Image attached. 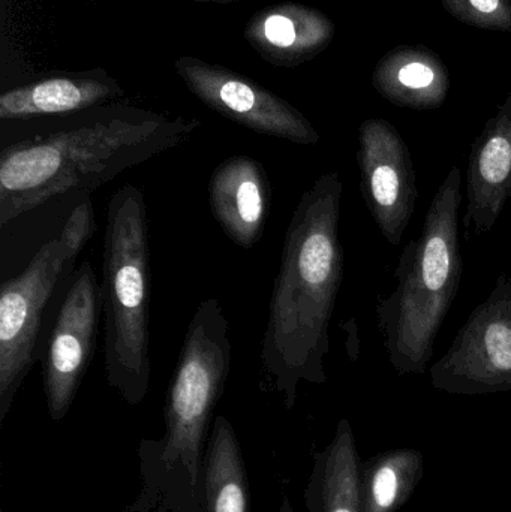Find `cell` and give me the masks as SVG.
I'll list each match as a JSON object with an SVG mask.
<instances>
[{
    "mask_svg": "<svg viewBox=\"0 0 511 512\" xmlns=\"http://www.w3.org/2000/svg\"><path fill=\"white\" fill-rule=\"evenodd\" d=\"M423 477V454L411 448L386 451L360 466L363 512H396Z\"/></svg>",
    "mask_w": 511,
    "mask_h": 512,
    "instance_id": "obj_18",
    "label": "cell"
},
{
    "mask_svg": "<svg viewBox=\"0 0 511 512\" xmlns=\"http://www.w3.org/2000/svg\"><path fill=\"white\" fill-rule=\"evenodd\" d=\"M231 369L230 325L218 298H207L195 309L180 349L165 400L162 459L185 466L192 492L200 478L201 448L216 403L224 393Z\"/></svg>",
    "mask_w": 511,
    "mask_h": 512,
    "instance_id": "obj_6",
    "label": "cell"
},
{
    "mask_svg": "<svg viewBox=\"0 0 511 512\" xmlns=\"http://www.w3.org/2000/svg\"><path fill=\"white\" fill-rule=\"evenodd\" d=\"M342 194L339 173L321 174L300 198L285 233L261 363L287 409L296 405L302 382L327 381L330 321L344 279Z\"/></svg>",
    "mask_w": 511,
    "mask_h": 512,
    "instance_id": "obj_1",
    "label": "cell"
},
{
    "mask_svg": "<svg viewBox=\"0 0 511 512\" xmlns=\"http://www.w3.org/2000/svg\"><path fill=\"white\" fill-rule=\"evenodd\" d=\"M125 90L104 69L42 78L0 95V119L69 116L122 98Z\"/></svg>",
    "mask_w": 511,
    "mask_h": 512,
    "instance_id": "obj_14",
    "label": "cell"
},
{
    "mask_svg": "<svg viewBox=\"0 0 511 512\" xmlns=\"http://www.w3.org/2000/svg\"><path fill=\"white\" fill-rule=\"evenodd\" d=\"M195 3H215V5H228V3L240 2V0H194Z\"/></svg>",
    "mask_w": 511,
    "mask_h": 512,
    "instance_id": "obj_20",
    "label": "cell"
},
{
    "mask_svg": "<svg viewBox=\"0 0 511 512\" xmlns=\"http://www.w3.org/2000/svg\"><path fill=\"white\" fill-rule=\"evenodd\" d=\"M360 460L350 421L342 418L332 442L314 456L305 492L309 512H363Z\"/></svg>",
    "mask_w": 511,
    "mask_h": 512,
    "instance_id": "obj_16",
    "label": "cell"
},
{
    "mask_svg": "<svg viewBox=\"0 0 511 512\" xmlns=\"http://www.w3.org/2000/svg\"><path fill=\"white\" fill-rule=\"evenodd\" d=\"M357 164L360 191L390 245H401L416 210V168L398 129L384 119H368L360 125Z\"/></svg>",
    "mask_w": 511,
    "mask_h": 512,
    "instance_id": "obj_10",
    "label": "cell"
},
{
    "mask_svg": "<svg viewBox=\"0 0 511 512\" xmlns=\"http://www.w3.org/2000/svg\"><path fill=\"white\" fill-rule=\"evenodd\" d=\"M204 512H251L242 450L227 418L213 421L203 474Z\"/></svg>",
    "mask_w": 511,
    "mask_h": 512,
    "instance_id": "obj_17",
    "label": "cell"
},
{
    "mask_svg": "<svg viewBox=\"0 0 511 512\" xmlns=\"http://www.w3.org/2000/svg\"><path fill=\"white\" fill-rule=\"evenodd\" d=\"M372 86L396 107L435 110L449 96L450 75L440 56L429 48L399 45L375 66Z\"/></svg>",
    "mask_w": 511,
    "mask_h": 512,
    "instance_id": "obj_15",
    "label": "cell"
},
{
    "mask_svg": "<svg viewBox=\"0 0 511 512\" xmlns=\"http://www.w3.org/2000/svg\"><path fill=\"white\" fill-rule=\"evenodd\" d=\"M83 113L59 128L3 147L2 227L56 198L92 194L128 168L182 146L201 126L197 119L123 105Z\"/></svg>",
    "mask_w": 511,
    "mask_h": 512,
    "instance_id": "obj_2",
    "label": "cell"
},
{
    "mask_svg": "<svg viewBox=\"0 0 511 512\" xmlns=\"http://www.w3.org/2000/svg\"><path fill=\"white\" fill-rule=\"evenodd\" d=\"M459 23L494 32H511V0H441Z\"/></svg>",
    "mask_w": 511,
    "mask_h": 512,
    "instance_id": "obj_19",
    "label": "cell"
},
{
    "mask_svg": "<svg viewBox=\"0 0 511 512\" xmlns=\"http://www.w3.org/2000/svg\"><path fill=\"white\" fill-rule=\"evenodd\" d=\"M335 33V23L323 11L297 2L260 9L243 30L252 50L279 68L311 62L332 44Z\"/></svg>",
    "mask_w": 511,
    "mask_h": 512,
    "instance_id": "obj_13",
    "label": "cell"
},
{
    "mask_svg": "<svg viewBox=\"0 0 511 512\" xmlns=\"http://www.w3.org/2000/svg\"><path fill=\"white\" fill-rule=\"evenodd\" d=\"M437 390L459 396L511 391V276L468 316L452 346L431 367Z\"/></svg>",
    "mask_w": 511,
    "mask_h": 512,
    "instance_id": "obj_7",
    "label": "cell"
},
{
    "mask_svg": "<svg viewBox=\"0 0 511 512\" xmlns=\"http://www.w3.org/2000/svg\"><path fill=\"white\" fill-rule=\"evenodd\" d=\"M174 71L201 104L249 131L302 146L320 141L302 111L233 69L180 56L174 60Z\"/></svg>",
    "mask_w": 511,
    "mask_h": 512,
    "instance_id": "obj_9",
    "label": "cell"
},
{
    "mask_svg": "<svg viewBox=\"0 0 511 512\" xmlns=\"http://www.w3.org/2000/svg\"><path fill=\"white\" fill-rule=\"evenodd\" d=\"M102 316L101 283L92 264L83 261L68 279L65 297L38 355L48 414L54 421L63 420L74 403L95 355Z\"/></svg>",
    "mask_w": 511,
    "mask_h": 512,
    "instance_id": "obj_8",
    "label": "cell"
},
{
    "mask_svg": "<svg viewBox=\"0 0 511 512\" xmlns=\"http://www.w3.org/2000/svg\"><path fill=\"white\" fill-rule=\"evenodd\" d=\"M213 218L234 245L252 249L263 239L272 206V188L257 159L237 155L225 159L209 180Z\"/></svg>",
    "mask_w": 511,
    "mask_h": 512,
    "instance_id": "obj_12",
    "label": "cell"
},
{
    "mask_svg": "<svg viewBox=\"0 0 511 512\" xmlns=\"http://www.w3.org/2000/svg\"><path fill=\"white\" fill-rule=\"evenodd\" d=\"M279 512H294L287 498H284V501H282L281 510H279Z\"/></svg>",
    "mask_w": 511,
    "mask_h": 512,
    "instance_id": "obj_21",
    "label": "cell"
},
{
    "mask_svg": "<svg viewBox=\"0 0 511 512\" xmlns=\"http://www.w3.org/2000/svg\"><path fill=\"white\" fill-rule=\"evenodd\" d=\"M104 358L108 384L128 405L149 393L150 246L144 195L125 185L108 203L102 251Z\"/></svg>",
    "mask_w": 511,
    "mask_h": 512,
    "instance_id": "obj_4",
    "label": "cell"
},
{
    "mask_svg": "<svg viewBox=\"0 0 511 512\" xmlns=\"http://www.w3.org/2000/svg\"><path fill=\"white\" fill-rule=\"evenodd\" d=\"M95 233L90 198L69 216L60 236L41 246L23 273L0 286V426L11 411L41 346L42 321L56 289Z\"/></svg>",
    "mask_w": 511,
    "mask_h": 512,
    "instance_id": "obj_5",
    "label": "cell"
},
{
    "mask_svg": "<svg viewBox=\"0 0 511 512\" xmlns=\"http://www.w3.org/2000/svg\"><path fill=\"white\" fill-rule=\"evenodd\" d=\"M461 189V168L453 167L429 206L419 239L402 251L395 291L377 304L378 328L399 375L426 372L458 295L464 273L459 246Z\"/></svg>",
    "mask_w": 511,
    "mask_h": 512,
    "instance_id": "obj_3",
    "label": "cell"
},
{
    "mask_svg": "<svg viewBox=\"0 0 511 512\" xmlns=\"http://www.w3.org/2000/svg\"><path fill=\"white\" fill-rule=\"evenodd\" d=\"M511 198V92L471 147L465 236L491 233Z\"/></svg>",
    "mask_w": 511,
    "mask_h": 512,
    "instance_id": "obj_11",
    "label": "cell"
}]
</instances>
